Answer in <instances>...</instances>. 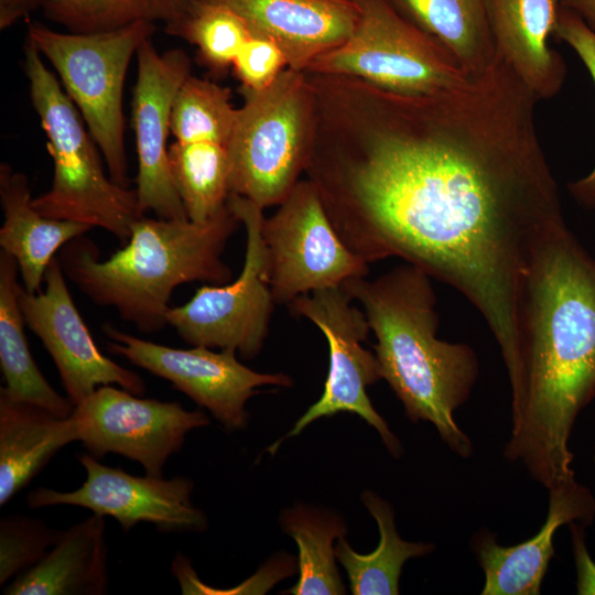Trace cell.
<instances>
[{
	"mask_svg": "<svg viewBox=\"0 0 595 595\" xmlns=\"http://www.w3.org/2000/svg\"><path fill=\"white\" fill-rule=\"evenodd\" d=\"M137 60L132 127L138 155L139 214L152 212L162 219L187 220L170 171L167 138L174 97L191 75V58L180 48L160 54L148 39L139 46Z\"/></svg>",
	"mask_w": 595,
	"mask_h": 595,
	"instance_id": "obj_15",
	"label": "cell"
},
{
	"mask_svg": "<svg viewBox=\"0 0 595 595\" xmlns=\"http://www.w3.org/2000/svg\"><path fill=\"white\" fill-rule=\"evenodd\" d=\"M77 442L76 426L0 388V506L23 489L65 445Z\"/></svg>",
	"mask_w": 595,
	"mask_h": 595,
	"instance_id": "obj_22",
	"label": "cell"
},
{
	"mask_svg": "<svg viewBox=\"0 0 595 595\" xmlns=\"http://www.w3.org/2000/svg\"><path fill=\"white\" fill-rule=\"evenodd\" d=\"M281 526L299 549V580L289 589L294 595L345 594L337 566L334 541L343 538L346 527L334 513L298 505L281 516Z\"/></svg>",
	"mask_w": 595,
	"mask_h": 595,
	"instance_id": "obj_26",
	"label": "cell"
},
{
	"mask_svg": "<svg viewBox=\"0 0 595 595\" xmlns=\"http://www.w3.org/2000/svg\"><path fill=\"white\" fill-rule=\"evenodd\" d=\"M227 203L246 229L240 274L225 284L201 286L187 303L171 306L166 318L178 336L193 346L228 349L250 359L263 346L275 304L261 234L263 209L234 193Z\"/></svg>",
	"mask_w": 595,
	"mask_h": 595,
	"instance_id": "obj_9",
	"label": "cell"
},
{
	"mask_svg": "<svg viewBox=\"0 0 595 595\" xmlns=\"http://www.w3.org/2000/svg\"><path fill=\"white\" fill-rule=\"evenodd\" d=\"M63 530L41 519L11 515L0 520V584L23 574L39 563L58 541Z\"/></svg>",
	"mask_w": 595,
	"mask_h": 595,
	"instance_id": "obj_31",
	"label": "cell"
},
{
	"mask_svg": "<svg viewBox=\"0 0 595 595\" xmlns=\"http://www.w3.org/2000/svg\"><path fill=\"white\" fill-rule=\"evenodd\" d=\"M105 517L93 513L63 530L33 567L13 578L7 595H101L108 586Z\"/></svg>",
	"mask_w": 595,
	"mask_h": 595,
	"instance_id": "obj_21",
	"label": "cell"
},
{
	"mask_svg": "<svg viewBox=\"0 0 595 595\" xmlns=\"http://www.w3.org/2000/svg\"><path fill=\"white\" fill-rule=\"evenodd\" d=\"M361 500L378 524L379 544L371 553L360 554L343 537L335 545L336 559L347 573L353 594L396 595L404 563L430 554L434 545L401 539L391 506L378 495L366 490Z\"/></svg>",
	"mask_w": 595,
	"mask_h": 595,
	"instance_id": "obj_25",
	"label": "cell"
},
{
	"mask_svg": "<svg viewBox=\"0 0 595 595\" xmlns=\"http://www.w3.org/2000/svg\"><path fill=\"white\" fill-rule=\"evenodd\" d=\"M195 0H48L44 17L73 33L116 30L136 22L182 21Z\"/></svg>",
	"mask_w": 595,
	"mask_h": 595,
	"instance_id": "obj_28",
	"label": "cell"
},
{
	"mask_svg": "<svg viewBox=\"0 0 595 595\" xmlns=\"http://www.w3.org/2000/svg\"><path fill=\"white\" fill-rule=\"evenodd\" d=\"M553 35L574 50L595 84V31L577 14L561 7ZM569 191L582 205L595 209V166L584 177L570 183Z\"/></svg>",
	"mask_w": 595,
	"mask_h": 595,
	"instance_id": "obj_33",
	"label": "cell"
},
{
	"mask_svg": "<svg viewBox=\"0 0 595 595\" xmlns=\"http://www.w3.org/2000/svg\"><path fill=\"white\" fill-rule=\"evenodd\" d=\"M278 206L261 225L275 304L368 274V262L343 242L309 178L299 180Z\"/></svg>",
	"mask_w": 595,
	"mask_h": 595,
	"instance_id": "obj_10",
	"label": "cell"
},
{
	"mask_svg": "<svg viewBox=\"0 0 595 595\" xmlns=\"http://www.w3.org/2000/svg\"><path fill=\"white\" fill-rule=\"evenodd\" d=\"M0 199L4 215L0 247L17 260L22 286L37 293L55 253L93 227L39 213L32 205L26 176L6 163L0 165Z\"/></svg>",
	"mask_w": 595,
	"mask_h": 595,
	"instance_id": "obj_20",
	"label": "cell"
},
{
	"mask_svg": "<svg viewBox=\"0 0 595 595\" xmlns=\"http://www.w3.org/2000/svg\"><path fill=\"white\" fill-rule=\"evenodd\" d=\"M71 416L77 442L89 455L97 459L108 453L121 455L154 477H163L167 459L182 450L192 430L209 424L203 410L141 398L113 385L97 388Z\"/></svg>",
	"mask_w": 595,
	"mask_h": 595,
	"instance_id": "obj_12",
	"label": "cell"
},
{
	"mask_svg": "<svg viewBox=\"0 0 595 595\" xmlns=\"http://www.w3.org/2000/svg\"><path fill=\"white\" fill-rule=\"evenodd\" d=\"M404 18L435 39L469 76L496 58L486 0H388Z\"/></svg>",
	"mask_w": 595,
	"mask_h": 595,
	"instance_id": "obj_24",
	"label": "cell"
},
{
	"mask_svg": "<svg viewBox=\"0 0 595 595\" xmlns=\"http://www.w3.org/2000/svg\"><path fill=\"white\" fill-rule=\"evenodd\" d=\"M169 164L190 220L206 221L227 205L230 182L226 145L175 141L169 147Z\"/></svg>",
	"mask_w": 595,
	"mask_h": 595,
	"instance_id": "obj_27",
	"label": "cell"
},
{
	"mask_svg": "<svg viewBox=\"0 0 595 595\" xmlns=\"http://www.w3.org/2000/svg\"><path fill=\"white\" fill-rule=\"evenodd\" d=\"M19 267L8 252H0V366L1 387L11 398L42 407L67 418L74 404L61 396L36 366L24 333L25 321L18 299Z\"/></svg>",
	"mask_w": 595,
	"mask_h": 595,
	"instance_id": "obj_23",
	"label": "cell"
},
{
	"mask_svg": "<svg viewBox=\"0 0 595 595\" xmlns=\"http://www.w3.org/2000/svg\"><path fill=\"white\" fill-rule=\"evenodd\" d=\"M595 518V497L576 479L549 489L545 521L539 532L516 545H500L496 536L480 530L472 549L484 575L482 595H539L560 527L578 522L589 526Z\"/></svg>",
	"mask_w": 595,
	"mask_h": 595,
	"instance_id": "obj_17",
	"label": "cell"
},
{
	"mask_svg": "<svg viewBox=\"0 0 595 595\" xmlns=\"http://www.w3.org/2000/svg\"><path fill=\"white\" fill-rule=\"evenodd\" d=\"M238 116L231 90L190 75L174 97L171 133L178 142H213L227 145Z\"/></svg>",
	"mask_w": 595,
	"mask_h": 595,
	"instance_id": "obj_29",
	"label": "cell"
},
{
	"mask_svg": "<svg viewBox=\"0 0 595 595\" xmlns=\"http://www.w3.org/2000/svg\"><path fill=\"white\" fill-rule=\"evenodd\" d=\"M48 0H0V30H7L33 12L43 9Z\"/></svg>",
	"mask_w": 595,
	"mask_h": 595,
	"instance_id": "obj_35",
	"label": "cell"
},
{
	"mask_svg": "<svg viewBox=\"0 0 595 595\" xmlns=\"http://www.w3.org/2000/svg\"><path fill=\"white\" fill-rule=\"evenodd\" d=\"M231 67L242 88L257 91L268 88L289 65L274 41L251 34L240 47Z\"/></svg>",
	"mask_w": 595,
	"mask_h": 595,
	"instance_id": "obj_32",
	"label": "cell"
},
{
	"mask_svg": "<svg viewBox=\"0 0 595 595\" xmlns=\"http://www.w3.org/2000/svg\"><path fill=\"white\" fill-rule=\"evenodd\" d=\"M594 462H595V455H594Z\"/></svg>",
	"mask_w": 595,
	"mask_h": 595,
	"instance_id": "obj_37",
	"label": "cell"
},
{
	"mask_svg": "<svg viewBox=\"0 0 595 595\" xmlns=\"http://www.w3.org/2000/svg\"><path fill=\"white\" fill-rule=\"evenodd\" d=\"M240 224L228 203L203 223L141 216L109 259L100 261L96 245L84 235L67 242L58 259L65 275L93 302L113 307L141 332L154 333L167 325L176 286L230 281L221 256Z\"/></svg>",
	"mask_w": 595,
	"mask_h": 595,
	"instance_id": "obj_4",
	"label": "cell"
},
{
	"mask_svg": "<svg viewBox=\"0 0 595 595\" xmlns=\"http://www.w3.org/2000/svg\"><path fill=\"white\" fill-rule=\"evenodd\" d=\"M155 32L141 21L95 33L57 32L30 22L28 39L51 63L107 164L110 177L129 186L123 141V85L131 58Z\"/></svg>",
	"mask_w": 595,
	"mask_h": 595,
	"instance_id": "obj_7",
	"label": "cell"
},
{
	"mask_svg": "<svg viewBox=\"0 0 595 595\" xmlns=\"http://www.w3.org/2000/svg\"><path fill=\"white\" fill-rule=\"evenodd\" d=\"M237 12L252 34L274 41L290 68L305 71L345 42L359 17L355 0H212Z\"/></svg>",
	"mask_w": 595,
	"mask_h": 595,
	"instance_id": "obj_18",
	"label": "cell"
},
{
	"mask_svg": "<svg viewBox=\"0 0 595 595\" xmlns=\"http://www.w3.org/2000/svg\"><path fill=\"white\" fill-rule=\"evenodd\" d=\"M355 1L359 17L353 33L304 72L351 76L405 95L435 93L470 77L444 46L388 0Z\"/></svg>",
	"mask_w": 595,
	"mask_h": 595,
	"instance_id": "obj_8",
	"label": "cell"
},
{
	"mask_svg": "<svg viewBox=\"0 0 595 595\" xmlns=\"http://www.w3.org/2000/svg\"><path fill=\"white\" fill-rule=\"evenodd\" d=\"M44 283L45 289L37 293H30L20 284L18 299L25 324L51 355L74 407L108 385L143 396L142 378L97 347L73 302L58 257L48 264Z\"/></svg>",
	"mask_w": 595,
	"mask_h": 595,
	"instance_id": "obj_16",
	"label": "cell"
},
{
	"mask_svg": "<svg viewBox=\"0 0 595 595\" xmlns=\"http://www.w3.org/2000/svg\"><path fill=\"white\" fill-rule=\"evenodd\" d=\"M431 279L405 263L374 280L348 279L342 288L363 306L377 339L381 378L402 402L407 416L414 423H432L451 451L468 458L474 446L454 413L469 398L479 364L469 345L437 338Z\"/></svg>",
	"mask_w": 595,
	"mask_h": 595,
	"instance_id": "obj_3",
	"label": "cell"
},
{
	"mask_svg": "<svg viewBox=\"0 0 595 595\" xmlns=\"http://www.w3.org/2000/svg\"><path fill=\"white\" fill-rule=\"evenodd\" d=\"M164 30L195 45L199 61L217 75L232 66L240 47L252 34L237 12L212 0H195L182 21Z\"/></svg>",
	"mask_w": 595,
	"mask_h": 595,
	"instance_id": "obj_30",
	"label": "cell"
},
{
	"mask_svg": "<svg viewBox=\"0 0 595 595\" xmlns=\"http://www.w3.org/2000/svg\"><path fill=\"white\" fill-rule=\"evenodd\" d=\"M111 354L169 381L199 407L205 408L228 431L247 425V401L258 388L272 385L290 387L284 374L257 372L242 365L236 353L214 351L206 346L174 348L133 336L111 324L102 326Z\"/></svg>",
	"mask_w": 595,
	"mask_h": 595,
	"instance_id": "obj_13",
	"label": "cell"
},
{
	"mask_svg": "<svg viewBox=\"0 0 595 595\" xmlns=\"http://www.w3.org/2000/svg\"><path fill=\"white\" fill-rule=\"evenodd\" d=\"M76 458L86 472L82 486L73 491L39 487L28 495L30 508L77 506L115 519L125 532L147 522L164 533L202 532L208 527L205 513L192 500L193 482L136 476L104 465L87 452Z\"/></svg>",
	"mask_w": 595,
	"mask_h": 595,
	"instance_id": "obj_14",
	"label": "cell"
},
{
	"mask_svg": "<svg viewBox=\"0 0 595 595\" xmlns=\"http://www.w3.org/2000/svg\"><path fill=\"white\" fill-rule=\"evenodd\" d=\"M561 4L559 0H486L496 54L539 98L561 89L565 65L549 45Z\"/></svg>",
	"mask_w": 595,
	"mask_h": 595,
	"instance_id": "obj_19",
	"label": "cell"
},
{
	"mask_svg": "<svg viewBox=\"0 0 595 595\" xmlns=\"http://www.w3.org/2000/svg\"><path fill=\"white\" fill-rule=\"evenodd\" d=\"M351 301L340 285L302 294L289 304L293 314L311 321L326 337L329 366L321 398L300 416L290 432L269 447V452H275L284 440L299 435L320 418L350 412L377 430L394 457L402 454L399 440L366 392L368 386L381 379V372L376 355L361 346L371 329L364 311Z\"/></svg>",
	"mask_w": 595,
	"mask_h": 595,
	"instance_id": "obj_11",
	"label": "cell"
},
{
	"mask_svg": "<svg viewBox=\"0 0 595 595\" xmlns=\"http://www.w3.org/2000/svg\"><path fill=\"white\" fill-rule=\"evenodd\" d=\"M23 48L31 104L54 165L52 186L32 199L33 207L50 218L104 228L125 245L141 217L136 190L105 173L98 145L77 107L29 39Z\"/></svg>",
	"mask_w": 595,
	"mask_h": 595,
	"instance_id": "obj_5",
	"label": "cell"
},
{
	"mask_svg": "<svg viewBox=\"0 0 595 595\" xmlns=\"http://www.w3.org/2000/svg\"><path fill=\"white\" fill-rule=\"evenodd\" d=\"M504 456L548 490L575 480L569 442L595 400V258L566 223L536 249L518 306Z\"/></svg>",
	"mask_w": 595,
	"mask_h": 595,
	"instance_id": "obj_2",
	"label": "cell"
},
{
	"mask_svg": "<svg viewBox=\"0 0 595 595\" xmlns=\"http://www.w3.org/2000/svg\"><path fill=\"white\" fill-rule=\"evenodd\" d=\"M572 554L576 570V591L578 595H595V562L587 550L585 528L578 522L569 524Z\"/></svg>",
	"mask_w": 595,
	"mask_h": 595,
	"instance_id": "obj_34",
	"label": "cell"
},
{
	"mask_svg": "<svg viewBox=\"0 0 595 595\" xmlns=\"http://www.w3.org/2000/svg\"><path fill=\"white\" fill-rule=\"evenodd\" d=\"M304 173L343 242L366 262L404 260L485 318L508 378L532 256L565 223L541 147L539 98L496 54L482 74L405 95L314 74Z\"/></svg>",
	"mask_w": 595,
	"mask_h": 595,
	"instance_id": "obj_1",
	"label": "cell"
},
{
	"mask_svg": "<svg viewBox=\"0 0 595 595\" xmlns=\"http://www.w3.org/2000/svg\"><path fill=\"white\" fill-rule=\"evenodd\" d=\"M561 7L577 14L595 31V0H559Z\"/></svg>",
	"mask_w": 595,
	"mask_h": 595,
	"instance_id": "obj_36",
	"label": "cell"
},
{
	"mask_svg": "<svg viewBox=\"0 0 595 595\" xmlns=\"http://www.w3.org/2000/svg\"><path fill=\"white\" fill-rule=\"evenodd\" d=\"M240 91L245 101L226 145L230 193L264 209L279 205L305 170L314 95L307 74L290 67L263 90Z\"/></svg>",
	"mask_w": 595,
	"mask_h": 595,
	"instance_id": "obj_6",
	"label": "cell"
}]
</instances>
